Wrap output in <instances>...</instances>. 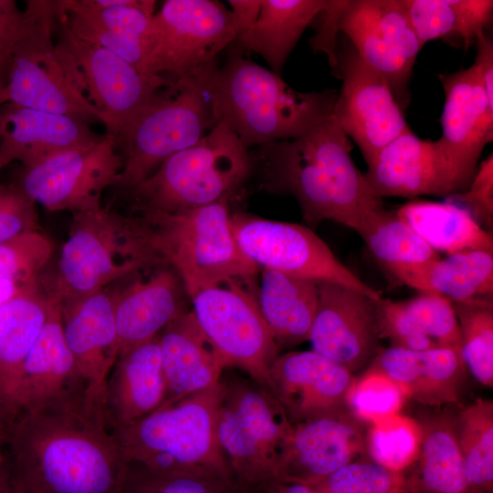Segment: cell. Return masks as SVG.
<instances>
[{"mask_svg":"<svg viewBox=\"0 0 493 493\" xmlns=\"http://www.w3.org/2000/svg\"><path fill=\"white\" fill-rule=\"evenodd\" d=\"M336 26L362 59L383 77L395 100L406 109L419 41L403 0L334 1Z\"/></svg>","mask_w":493,"mask_h":493,"instance_id":"cell-15","label":"cell"},{"mask_svg":"<svg viewBox=\"0 0 493 493\" xmlns=\"http://www.w3.org/2000/svg\"><path fill=\"white\" fill-rule=\"evenodd\" d=\"M20 288L15 282L0 277V305L11 298Z\"/></svg>","mask_w":493,"mask_h":493,"instance_id":"cell-56","label":"cell"},{"mask_svg":"<svg viewBox=\"0 0 493 493\" xmlns=\"http://www.w3.org/2000/svg\"><path fill=\"white\" fill-rule=\"evenodd\" d=\"M53 253L51 241L37 230L0 243V277L19 287L38 281Z\"/></svg>","mask_w":493,"mask_h":493,"instance_id":"cell-44","label":"cell"},{"mask_svg":"<svg viewBox=\"0 0 493 493\" xmlns=\"http://www.w3.org/2000/svg\"><path fill=\"white\" fill-rule=\"evenodd\" d=\"M0 493H21L10 474L8 466L0 472Z\"/></svg>","mask_w":493,"mask_h":493,"instance_id":"cell-55","label":"cell"},{"mask_svg":"<svg viewBox=\"0 0 493 493\" xmlns=\"http://www.w3.org/2000/svg\"><path fill=\"white\" fill-rule=\"evenodd\" d=\"M90 125L71 117L6 102L0 106V140L24 168L95 141Z\"/></svg>","mask_w":493,"mask_h":493,"instance_id":"cell-32","label":"cell"},{"mask_svg":"<svg viewBox=\"0 0 493 493\" xmlns=\"http://www.w3.org/2000/svg\"><path fill=\"white\" fill-rule=\"evenodd\" d=\"M259 272L257 302L278 349L309 341L318 306L319 282L272 269Z\"/></svg>","mask_w":493,"mask_h":493,"instance_id":"cell-34","label":"cell"},{"mask_svg":"<svg viewBox=\"0 0 493 493\" xmlns=\"http://www.w3.org/2000/svg\"><path fill=\"white\" fill-rule=\"evenodd\" d=\"M419 445V426L409 414L400 412L369 423L367 457L390 470H406L414 462Z\"/></svg>","mask_w":493,"mask_h":493,"instance_id":"cell-42","label":"cell"},{"mask_svg":"<svg viewBox=\"0 0 493 493\" xmlns=\"http://www.w3.org/2000/svg\"><path fill=\"white\" fill-rule=\"evenodd\" d=\"M254 171L252 151L220 122L130 191L136 209L173 214L230 199Z\"/></svg>","mask_w":493,"mask_h":493,"instance_id":"cell-5","label":"cell"},{"mask_svg":"<svg viewBox=\"0 0 493 493\" xmlns=\"http://www.w3.org/2000/svg\"><path fill=\"white\" fill-rule=\"evenodd\" d=\"M456 16V36L462 39L465 49L485 32L492 17L491 0H450Z\"/></svg>","mask_w":493,"mask_h":493,"instance_id":"cell-49","label":"cell"},{"mask_svg":"<svg viewBox=\"0 0 493 493\" xmlns=\"http://www.w3.org/2000/svg\"><path fill=\"white\" fill-rule=\"evenodd\" d=\"M351 149L332 115L299 138L251 151L260 188L294 196L309 228L331 220L356 231L384 206L355 165Z\"/></svg>","mask_w":493,"mask_h":493,"instance_id":"cell-2","label":"cell"},{"mask_svg":"<svg viewBox=\"0 0 493 493\" xmlns=\"http://www.w3.org/2000/svg\"><path fill=\"white\" fill-rule=\"evenodd\" d=\"M254 278H229L190 299L192 312L226 366L240 368L267 387L268 370L279 349L261 314Z\"/></svg>","mask_w":493,"mask_h":493,"instance_id":"cell-12","label":"cell"},{"mask_svg":"<svg viewBox=\"0 0 493 493\" xmlns=\"http://www.w3.org/2000/svg\"><path fill=\"white\" fill-rule=\"evenodd\" d=\"M232 226L243 253L261 269L339 284L373 300L383 298L380 291L345 267L308 226L248 213L233 214Z\"/></svg>","mask_w":493,"mask_h":493,"instance_id":"cell-14","label":"cell"},{"mask_svg":"<svg viewBox=\"0 0 493 493\" xmlns=\"http://www.w3.org/2000/svg\"><path fill=\"white\" fill-rule=\"evenodd\" d=\"M467 369L480 384L493 386L492 299L452 303Z\"/></svg>","mask_w":493,"mask_h":493,"instance_id":"cell-41","label":"cell"},{"mask_svg":"<svg viewBox=\"0 0 493 493\" xmlns=\"http://www.w3.org/2000/svg\"><path fill=\"white\" fill-rule=\"evenodd\" d=\"M216 60L160 89L117 142L123 167L117 186L131 190L167 158L186 149L215 126L205 80Z\"/></svg>","mask_w":493,"mask_h":493,"instance_id":"cell-8","label":"cell"},{"mask_svg":"<svg viewBox=\"0 0 493 493\" xmlns=\"http://www.w3.org/2000/svg\"><path fill=\"white\" fill-rule=\"evenodd\" d=\"M330 0H262L253 26L235 42L246 51L259 54L280 75L307 26Z\"/></svg>","mask_w":493,"mask_h":493,"instance_id":"cell-36","label":"cell"},{"mask_svg":"<svg viewBox=\"0 0 493 493\" xmlns=\"http://www.w3.org/2000/svg\"><path fill=\"white\" fill-rule=\"evenodd\" d=\"M216 437L246 488L277 477L293 425L270 391L251 377L220 378Z\"/></svg>","mask_w":493,"mask_h":493,"instance_id":"cell-9","label":"cell"},{"mask_svg":"<svg viewBox=\"0 0 493 493\" xmlns=\"http://www.w3.org/2000/svg\"><path fill=\"white\" fill-rule=\"evenodd\" d=\"M446 201L466 209L485 230L492 233L493 226V154L478 166L467 189L449 196Z\"/></svg>","mask_w":493,"mask_h":493,"instance_id":"cell-47","label":"cell"},{"mask_svg":"<svg viewBox=\"0 0 493 493\" xmlns=\"http://www.w3.org/2000/svg\"><path fill=\"white\" fill-rule=\"evenodd\" d=\"M341 88L333 117L359 147L367 165L390 142L410 127L387 81L367 65L344 37L331 65Z\"/></svg>","mask_w":493,"mask_h":493,"instance_id":"cell-17","label":"cell"},{"mask_svg":"<svg viewBox=\"0 0 493 493\" xmlns=\"http://www.w3.org/2000/svg\"><path fill=\"white\" fill-rule=\"evenodd\" d=\"M87 385L67 344L58 299L48 293L45 322L25 362L18 411L86 404Z\"/></svg>","mask_w":493,"mask_h":493,"instance_id":"cell-24","label":"cell"},{"mask_svg":"<svg viewBox=\"0 0 493 493\" xmlns=\"http://www.w3.org/2000/svg\"><path fill=\"white\" fill-rule=\"evenodd\" d=\"M160 334L121 351L108 377L104 422L113 434L162 405L165 398Z\"/></svg>","mask_w":493,"mask_h":493,"instance_id":"cell-28","label":"cell"},{"mask_svg":"<svg viewBox=\"0 0 493 493\" xmlns=\"http://www.w3.org/2000/svg\"><path fill=\"white\" fill-rule=\"evenodd\" d=\"M395 212L438 254L449 256L469 250L493 253L492 233L458 205L413 200Z\"/></svg>","mask_w":493,"mask_h":493,"instance_id":"cell-37","label":"cell"},{"mask_svg":"<svg viewBox=\"0 0 493 493\" xmlns=\"http://www.w3.org/2000/svg\"><path fill=\"white\" fill-rule=\"evenodd\" d=\"M247 493H318L310 486L274 477L250 488Z\"/></svg>","mask_w":493,"mask_h":493,"instance_id":"cell-53","label":"cell"},{"mask_svg":"<svg viewBox=\"0 0 493 493\" xmlns=\"http://www.w3.org/2000/svg\"><path fill=\"white\" fill-rule=\"evenodd\" d=\"M204 87L215 124L226 123L248 150L302 136L333 115L339 92L296 90L238 52L215 63Z\"/></svg>","mask_w":493,"mask_h":493,"instance_id":"cell-3","label":"cell"},{"mask_svg":"<svg viewBox=\"0 0 493 493\" xmlns=\"http://www.w3.org/2000/svg\"><path fill=\"white\" fill-rule=\"evenodd\" d=\"M381 339L391 347L411 351L451 348L461 351L459 327L452 302L424 293L401 301L375 300Z\"/></svg>","mask_w":493,"mask_h":493,"instance_id":"cell-30","label":"cell"},{"mask_svg":"<svg viewBox=\"0 0 493 493\" xmlns=\"http://www.w3.org/2000/svg\"><path fill=\"white\" fill-rule=\"evenodd\" d=\"M458 405L414 407L411 416L419 426L420 445L414 462L403 472L407 493H473L456 437Z\"/></svg>","mask_w":493,"mask_h":493,"instance_id":"cell-27","label":"cell"},{"mask_svg":"<svg viewBox=\"0 0 493 493\" xmlns=\"http://www.w3.org/2000/svg\"><path fill=\"white\" fill-rule=\"evenodd\" d=\"M119 493H247L228 470L194 467L155 470L129 463Z\"/></svg>","mask_w":493,"mask_h":493,"instance_id":"cell-40","label":"cell"},{"mask_svg":"<svg viewBox=\"0 0 493 493\" xmlns=\"http://www.w3.org/2000/svg\"><path fill=\"white\" fill-rule=\"evenodd\" d=\"M56 50L73 87L100 113L107 134L123 135L154 94L173 80L142 73L111 51L75 36L57 12Z\"/></svg>","mask_w":493,"mask_h":493,"instance_id":"cell-11","label":"cell"},{"mask_svg":"<svg viewBox=\"0 0 493 493\" xmlns=\"http://www.w3.org/2000/svg\"><path fill=\"white\" fill-rule=\"evenodd\" d=\"M117 142L109 134L24 168L19 185L47 211L74 214L101 207L104 190L115 185L123 167Z\"/></svg>","mask_w":493,"mask_h":493,"instance_id":"cell-16","label":"cell"},{"mask_svg":"<svg viewBox=\"0 0 493 493\" xmlns=\"http://www.w3.org/2000/svg\"><path fill=\"white\" fill-rule=\"evenodd\" d=\"M5 83V72L0 68V106L5 103L4 89Z\"/></svg>","mask_w":493,"mask_h":493,"instance_id":"cell-58","label":"cell"},{"mask_svg":"<svg viewBox=\"0 0 493 493\" xmlns=\"http://www.w3.org/2000/svg\"><path fill=\"white\" fill-rule=\"evenodd\" d=\"M477 56L475 62L479 69L487 96L493 103V41L483 32L476 41Z\"/></svg>","mask_w":493,"mask_h":493,"instance_id":"cell-51","label":"cell"},{"mask_svg":"<svg viewBox=\"0 0 493 493\" xmlns=\"http://www.w3.org/2000/svg\"><path fill=\"white\" fill-rule=\"evenodd\" d=\"M160 262L163 261L138 215L126 216L102 206L74 214L50 293L65 306Z\"/></svg>","mask_w":493,"mask_h":493,"instance_id":"cell-4","label":"cell"},{"mask_svg":"<svg viewBox=\"0 0 493 493\" xmlns=\"http://www.w3.org/2000/svg\"><path fill=\"white\" fill-rule=\"evenodd\" d=\"M406 397L392 381L383 375L364 370L356 377L349 406L362 420L376 419L400 413Z\"/></svg>","mask_w":493,"mask_h":493,"instance_id":"cell-45","label":"cell"},{"mask_svg":"<svg viewBox=\"0 0 493 493\" xmlns=\"http://www.w3.org/2000/svg\"><path fill=\"white\" fill-rule=\"evenodd\" d=\"M364 176L383 197L447 198L464 193L474 176L467 173L436 141L420 139L409 128L390 142L367 165Z\"/></svg>","mask_w":493,"mask_h":493,"instance_id":"cell-18","label":"cell"},{"mask_svg":"<svg viewBox=\"0 0 493 493\" xmlns=\"http://www.w3.org/2000/svg\"><path fill=\"white\" fill-rule=\"evenodd\" d=\"M56 23V1H26L20 35L5 72V103L66 115L89 125L102 123L100 113L64 71L54 40Z\"/></svg>","mask_w":493,"mask_h":493,"instance_id":"cell-10","label":"cell"},{"mask_svg":"<svg viewBox=\"0 0 493 493\" xmlns=\"http://www.w3.org/2000/svg\"><path fill=\"white\" fill-rule=\"evenodd\" d=\"M8 418L0 407V472L7 466L6 440Z\"/></svg>","mask_w":493,"mask_h":493,"instance_id":"cell-54","label":"cell"},{"mask_svg":"<svg viewBox=\"0 0 493 493\" xmlns=\"http://www.w3.org/2000/svg\"><path fill=\"white\" fill-rule=\"evenodd\" d=\"M23 23V11L14 0H0V68H6L19 37Z\"/></svg>","mask_w":493,"mask_h":493,"instance_id":"cell-50","label":"cell"},{"mask_svg":"<svg viewBox=\"0 0 493 493\" xmlns=\"http://www.w3.org/2000/svg\"><path fill=\"white\" fill-rule=\"evenodd\" d=\"M48 293L38 281L21 287L0 305V407L11 419L18 411L25 362L45 322Z\"/></svg>","mask_w":493,"mask_h":493,"instance_id":"cell-31","label":"cell"},{"mask_svg":"<svg viewBox=\"0 0 493 493\" xmlns=\"http://www.w3.org/2000/svg\"><path fill=\"white\" fill-rule=\"evenodd\" d=\"M180 282L173 272L161 269L114 294L119 353L159 335L184 311Z\"/></svg>","mask_w":493,"mask_h":493,"instance_id":"cell-33","label":"cell"},{"mask_svg":"<svg viewBox=\"0 0 493 493\" xmlns=\"http://www.w3.org/2000/svg\"><path fill=\"white\" fill-rule=\"evenodd\" d=\"M456 430L465 473L473 493H493V402L459 404Z\"/></svg>","mask_w":493,"mask_h":493,"instance_id":"cell-39","label":"cell"},{"mask_svg":"<svg viewBox=\"0 0 493 493\" xmlns=\"http://www.w3.org/2000/svg\"><path fill=\"white\" fill-rule=\"evenodd\" d=\"M60 308L67 344L87 385L86 405L104 419L107 380L119 355L114 294L102 289Z\"/></svg>","mask_w":493,"mask_h":493,"instance_id":"cell-23","label":"cell"},{"mask_svg":"<svg viewBox=\"0 0 493 493\" xmlns=\"http://www.w3.org/2000/svg\"><path fill=\"white\" fill-rule=\"evenodd\" d=\"M368 427L351 409L293 425L277 477L312 486L351 462L368 458Z\"/></svg>","mask_w":493,"mask_h":493,"instance_id":"cell-21","label":"cell"},{"mask_svg":"<svg viewBox=\"0 0 493 493\" xmlns=\"http://www.w3.org/2000/svg\"><path fill=\"white\" fill-rule=\"evenodd\" d=\"M445 94L438 139L451 157L474 176L485 146L493 139V103L476 63L439 76Z\"/></svg>","mask_w":493,"mask_h":493,"instance_id":"cell-26","label":"cell"},{"mask_svg":"<svg viewBox=\"0 0 493 493\" xmlns=\"http://www.w3.org/2000/svg\"><path fill=\"white\" fill-rule=\"evenodd\" d=\"M16 160L15 151L6 143H0V171L11 162Z\"/></svg>","mask_w":493,"mask_h":493,"instance_id":"cell-57","label":"cell"},{"mask_svg":"<svg viewBox=\"0 0 493 493\" xmlns=\"http://www.w3.org/2000/svg\"><path fill=\"white\" fill-rule=\"evenodd\" d=\"M56 5L58 17L75 36L111 51L143 73L155 1L59 0Z\"/></svg>","mask_w":493,"mask_h":493,"instance_id":"cell-22","label":"cell"},{"mask_svg":"<svg viewBox=\"0 0 493 493\" xmlns=\"http://www.w3.org/2000/svg\"><path fill=\"white\" fill-rule=\"evenodd\" d=\"M230 9L214 0H167L153 15L143 73L175 80L216 60L236 41Z\"/></svg>","mask_w":493,"mask_h":493,"instance_id":"cell-13","label":"cell"},{"mask_svg":"<svg viewBox=\"0 0 493 493\" xmlns=\"http://www.w3.org/2000/svg\"><path fill=\"white\" fill-rule=\"evenodd\" d=\"M220 393L219 383L162 404L113 433L126 462L155 470L206 467L230 471L216 437Z\"/></svg>","mask_w":493,"mask_h":493,"instance_id":"cell-7","label":"cell"},{"mask_svg":"<svg viewBox=\"0 0 493 493\" xmlns=\"http://www.w3.org/2000/svg\"><path fill=\"white\" fill-rule=\"evenodd\" d=\"M227 3L232 7L231 12L237 33V39L255 24L261 8L262 0H228Z\"/></svg>","mask_w":493,"mask_h":493,"instance_id":"cell-52","label":"cell"},{"mask_svg":"<svg viewBox=\"0 0 493 493\" xmlns=\"http://www.w3.org/2000/svg\"><path fill=\"white\" fill-rule=\"evenodd\" d=\"M392 381L406 399L424 406L460 404L468 371L461 351L435 348L411 351L381 349L365 369Z\"/></svg>","mask_w":493,"mask_h":493,"instance_id":"cell-25","label":"cell"},{"mask_svg":"<svg viewBox=\"0 0 493 493\" xmlns=\"http://www.w3.org/2000/svg\"><path fill=\"white\" fill-rule=\"evenodd\" d=\"M421 47L429 41L456 36V16L450 0H403Z\"/></svg>","mask_w":493,"mask_h":493,"instance_id":"cell-46","label":"cell"},{"mask_svg":"<svg viewBox=\"0 0 493 493\" xmlns=\"http://www.w3.org/2000/svg\"><path fill=\"white\" fill-rule=\"evenodd\" d=\"M229 200L173 214L136 209L154 249L176 271L189 298L229 278L255 277L260 270L238 246Z\"/></svg>","mask_w":493,"mask_h":493,"instance_id":"cell-6","label":"cell"},{"mask_svg":"<svg viewBox=\"0 0 493 493\" xmlns=\"http://www.w3.org/2000/svg\"><path fill=\"white\" fill-rule=\"evenodd\" d=\"M355 232L393 276L441 257L395 211L384 207L369 215Z\"/></svg>","mask_w":493,"mask_h":493,"instance_id":"cell-38","label":"cell"},{"mask_svg":"<svg viewBox=\"0 0 493 493\" xmlns=\"http://www.w3.org/2000/svg\"><path fill=\"white\" fill-rule=\"evenodd\" d=\"M356 377L343 366L312 351L278 354L267 387L292 425L350 410Z\"/></svg>","mask_w":493,"mask_h":493,"instance_id":"cell-20","label":"cell"},{"mask_svg":"<svg viewBox=\"0 0 493 493\" xmlns=\"http://www.w3.org/2000/svg\"><path fill=\"white\" fill-rule=\"evenodd\" d=\"M6 458L21 493H119L129 467L103 418L83 404L17 412Z\"/></svg>","mask_w":493,"mask_h":493,"instance_id":"cell-1","label":"cell"},{"mask_svg":"<svg viewBox=\"0 0 493 493\" xmlns=\"http://www.w3.org/2000/svg\"><path fill=\"white\" fill-rule=\"evenodd\" d=\"M309 341L314 351L354 374L364 371L381 348L375 300L350 288L319 282Z\"/></svg>","mask_w":493,"mask_h":493,"instance_id":"cell-19","label":"cell"},{"mask_svg":"<svg viewBox=\"0 0 493 493\" xmlns=\"http://www.w3.org/2000/svg\"><path fill=\"white\" fill-rule=\"evenodd\" d=\"M310 487L318 493H407L403 472L368 458L351 462Z\"/></svg>","mask_w":493,"mask_h":493,"instance_id":"cell-43","label":"cell"},{"mask_svg":"<svg viewBox=\"0 0 493 493\" xmlns=\"http://www.w3.org/2000/svg\"><path fill=\"white\" fill-rule=\"evenodd\" d=\"M160 351L165 380L162 404L219 383L224 359L200 328L194 313L184 311L160 334Z\"/></svg>","mask_w":493,"mask_h":493,"instance_id":"cell-29","label":"cell"},{"mask_svg":"<svg viewBox=\"0 0 493 493\" xmlns=\"http://www.w3.org/2000/svg\"><path fill=\"white\" fill-rule=\"evenodd\" d=\"M37 228L36 203L20 186L0 184V243Z\"/></svg>","mask_w":493,"mask_h":493,"instance_id":"cell-48","label":"cell"},{"mask_svg":"<svg viewBox=\"0 0 493 493\" xmlns=\"http://www.w3.org/2000/svg\"><path fill=\"white\" fill-rule=\"evenodd\" d=\"M393 277L404 285L452 303L492 299L493 253L459 252Z\"/></svg>","mask_w":493,"mask_h":493,"instance_id":"cell-35","label":"cell"}]
</instances>
